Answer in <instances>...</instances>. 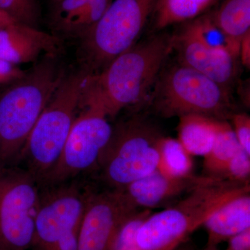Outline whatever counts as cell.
Wrapping results in <instances>:
<instances>
[{
  "label": "cell",
  "instance_id": "cell-1",
  "mask_svg": "<svg viewBox=\"0 0 250 250\" xmlns=\"http://www.w3.org/2000/svg\"><path fill=\"white\" fill-rule=\"evenodd\" d=\"M174 34H156L116 57L87 79L82 100L98 106L108 118L146 101L174 49Z\"/></svg>",
  "mask_w": 250,
  "mask_h": 250
},
{
  "label": "cell",
  "instance_id": "cell-2",
  "mask_svg": "<svg viewBox=\"0 0 250 250\" xmlns=\"http://www.w3.org/2000/svg\"><path fill=\"white\" fill-rule=\"evenodd\" d=\"M250 192V182H238L206 176L197 187L158 213H151L138 228L139 250H174L233 198Z\"/></svg>",
  "mask_w": 250,
  "mask_h": 250
},
{
  "label": "cell",
  "instance_id": "cell-3",
  "mask_svg": "<svg viewBox=\"0 0 250 250\" xmlns=\"http://www.w3.org/2000/svg\"><path fill=\"white\" fill-rule=\"evenodd\" d=\"M58 57L41 59L0 96V166L18 157L66 75Z\"/></svg>",
  "mask_w": 250,
  "mask_h": 250
},
{
  "label": "cell",
  "instance_id": "cell-4",
  "mask_svg": "<svg viewBox=\"0 0 250 250\" xmlns=\"http://www.w3.org/2000/svg\"><path fill=\"white\" fill-rule=\"evenodd\" d=\"M150 93L149 105L164 118L200 115L228 121L235 113L228 88L179 61L163 67Z\"/></svg>",
  "mask_w": 250,
  "mask_h": 250
},
{
  "label": "cell",
  "instance_id": "cell-5",
  "mask_svg": "<svg viewBox=\"0 0 250 250\" xmlns=\"http://www.w3.org/2000/svg\"><path fill=\"white\" fill-rule=\"evenodd\" d=\"M88 75L80 70L65 75L41 113L19 155L39 182L59 160L76 118Z\"/></svg>",
  "mask_w": 250,
  "mask_h": 250
},
{
  "label": "cell",
  "instance_id": "cell-6",
  "mask_svg": "<svg viewBox=\"0 0 250 250\" xmlns=\"http://www.w3.org/2000/svg\"><path fill=\"white\" fill-rule=\"evenodd\" d=\"M164 135L146 114L133 115L113 126L99 161L102 179L111 188L126 187L157 169L158 146Z\"/></svg>",
  "mask_w": 250,
  "mask_h": 250
},
{
  "label": "cell",
  "instance_id": "cell-7",
  "mask_svg": "<svg viewBox=\"0 0 250 250\" xmlns=\"http://www.w3.org/2000/svg\"><path fill=\"white\" fill-rule=\"evenodd\" d=\"M156 0H113L98 22L80 39L82 69L98 75L137 42Z\"/></svg>",
  "mask_w": 250,
  "mask_h": 250
},
{
  "label": "cell",
  "instance_id": "cell-8",
  "mask_svg": "<svg viewBox=\"0 0 250 250\" xmlns=\"http://www.w3.org/2000/svg\"><path fill=\"white\" fill-rule=\"evenodd\" d=\"M80 106L82 111L75 118L59 160L38 184L53 187L98 167L111 139L113 126L96 105L81 102Z\"/></svg>",
  "mask_w": 250,
  "mask_h": 250
},
{
  "label": "cell",
  "instance_id": "cell-9",
  "mask_svg": "<svg viewBox=\"0 0 250 250\" xmlns=\"http://www.w3.org/2000/svg\"><path fill=\"white\" fill-rule=\"evenodd\" d=\"M39 199L37 181L29 171L0 166V250L31 248Z\"/></svg>",
  "mask_w": 250,
  "mask_h": 250
},
{
  "label": "cell",
  "instance_id": "cell-10",
  "mask_svg": "<svg viewBox=\"0 0 250 250\" xmlns=\"http://www.w3.org/2000/svg\"><path fill=\"white\" fill-rule=\"evenodd\" d=\"M40 192L36 210L34 250H45L80 227L91 191L66 182Z\"/></svg>",
  "mask_w": 250,
  "mask_h": 250
},
{
  "label": "cell",
  "instance_id": "cell-11",
  "mask_svg": "<svg viewBox=\"0 0 250 250\" xmlns=\"http://www.w3.org/2000/svg\"><path fill=\"white\" fill-rule=\"evenodd\" d=\"M139 210L121 189L92 192L79 228L78 250H109L123 224Z\"/></svg>",
  "mask_w": 250,
  "mask_h": 250
},
{
  "label": "cell",
  "instance_id": "cell-12",
  "mask_svg": "<svg viewBox=\"0 0 250 250\" xmlns=\"http://www.w3.org/2000/svg\"><path fill=\"white\" fill-rule=\"evenodd\" d=\"M62 40L53 33L15 22L0 29V59L19 65L36 62L42 56L59 57Z\"/></svg>",
  "mask_w": 250,
  "mask_h": 250
},
{
  "label": "cell",
  "instance_id": "cell-13",
  "mask_svg": "<svg viewBox=\"0 0 250 250\" xmlns=\"http://www.w3.org/2000/svg\"><path fill=\"white\" fill-rule=\"evenodd\" d=\"M205 177L194 174L184 178H170L156 170L118 189L122 190L136 209L166 208L191 191Z\"/></svg>",
  "mask_w": 250,
  "mask_h": 250
},
{
  "label": "cell",
  "instance_id": "cell-14",
  "mask_svg": "<svg viewBox=\"0 0 250 250\" xmlns=\"http://www.w3.org/2000/svg\"><path fill=\"white\" fill-rule=\"evenodd\" d=\"M179 62L228 88L236 75V58L205 45L187 27L174 34Z\"/></svg>",
  "mask_w": 250,
  "mask_h": 250
},
{
  "label": "cell",
  "instance_id": "cell-15",
  "mask_svg": "<svg viewBox=\"0 0 250 250\" xmlns=\"http://www.w3.org/2000/svg\"><path fill=\"white\" fill-rule=\"evenodd\" d=\"M113 0H60L49 16L53 34L80 39L101 18Z\"/></svg>",
  "mask_w": 250,
  "mask_h": 250
},
{
  "label": "cell",
  "instance_id": "cell-16",
  "mask_svg": "<svg viewBox=\"0 0 250 250\" xmlns=\"http://www.w3.org/2000/svg\"><path fill=\"white\" fill-rule=\"evenodd\" d=\"M208 238L205 249L221 243L250 229V192L238 195L210 215L204 224Z\"/></svg>",
  "mask_w": 250,
  "mask_h": 250
},
{
  "label": "cell",
  "instance_id": "cell-17",
  "mask_svg": "<svg viewBox=\"0 0 250 250\" xmlns=\"http://www.w3.org/2000/svg\"><path fill=\"white\" fill-rule=\"evenodd\" d=\"M179 119V142L192 156L205 157L214 144L220 121L200 115H187Z\"/></svg>",
  "mask_w": 250,
  "mask_h": 250
},
{
  "label": "cell",
  "instance_id": "cell-18",
  "mask_svg": "<svg viewBox=\"0 0 250 250\" xmlns=\"http://www.w3.org/2000/svg\"><path fill=\"white\" fill-rule=\"evenodd\" d=\"M219 0H156L152 14L156 31L188 22L205 14Z\"/></svg>",
  "mask_w": 250,
  "mask_h": 250
},
{
  "label": "cell",
  "instance_id": "cell-19",
  "mask_svg": "<svg viewBox=\"0 0 250 250\" xmlns=\"http://www.w3.org/2000/svg\"><path fill=\"white\" fill-rule=\"evenodd\" d=\"M241 148L231 125L227 121H219L214 144L204 157V175L223 179L228 163Z\"/></svg>",
  "mask_w": 250,
  "mask_h": 250
},
{
  "label": "cell",
  "instance_id": "cell-20",
  "mask_svg": "<svg viewBox=\"0 0 250 250\" xmlns=\"http://www.w3.org/2000/svg\"><path fill=\"white\" fill-rule=\"evenodd\" d=\"M210 14L215 24L228 37L240 43L250 33V0H223Z\"/></svg>",
  "mask_w": 250,
  "mask_h": 250
},
{
  "label": "cell",
  "instance_id": "cell-21",
  "mask_svg": "<svg viewBox=\"0 0 250 250\" xmlns=\"http://www.w3.org/2000/svg\"><path fill=\"white\" fill-rule=\"evenodd\" d=\"M157 170L170 178H184L193 173L192 156L177 139L164 136L158 146Z\"/></svg>",
  "mask_w": 250,
  "mask_h": 250
},
{
  "label": "cell",
  "instance_id": "cell-22",
  "mask_svg": "<svg viewBox=\"0 0 250 250\" xmlns=\"http://www.w3.org/2000/svg\"><path fill=\"white\" fill-rule=\"evenodd\" d=\"M185 27L207 47L228 52L236 59L239 57L241 43L228 37L215 24L211 14H203L188 22Z\"/></svg>",
  "mask_w": 250,
  "mask_h": 250
},
{
  "label": "cell",
  "instance_id": "cell-23",
  "mask_svg": "<svg viewBox=\"0 0 250 250\" xmlns=\"http://www.w3.org/2000/svg\"><path fill=\"white\" fill-rule=\"evenodd\" d=\"M0 11L16 22L38 27L41 10L36 0H0Z\"/></svg>",
  "mask_w": 250,
  "mask_h": 250
},
{
  "label": "cell",
  "instance_id": "cell-24",
  "mask_svg": "<svg viewBox=\"0 0 250 250\" xmlns=\"http://www.w3.org/2000/svg\"><path fill=\"white\" fill-rule=\"evenodd\" d=\"M151 213L150 210H141L128 218L120 228L109 250H139L136 243V231Z\"/></svg>",
  "mask_w": 250,
  "mask_h": 250
},
{
  "label": "cell",
  "instance_id": "cell-25",
  "mask_svg": "<svg viewBox=\"0 0 250 250\" xmlns=\"http://www.w3.org/2000/svg\"><path fill=\"white\" fill-rule=\"evenodd\" d=\"M250 154L243 149L233 156L226 166L223 179L238 182H250Z\"/></svg>",
  "mask_w": 250,
  "mask_h": 250
},
{
  "label": "cell",
  "instance_id": "cell-26",
  "mask_svg": "<svg viewBox=\"0 0 250 250\" xmlns=\"http://www.w3.org/2000/svg\"><path fill=\"white\" fill-rule=\"evenodd\" d=\"M230 120L240 146L250 154V117L245 113H235Z\"/></svg>",
  "mask_w": 250,
  "mask_h": 250
},
{
  "label": "cell",
  "instance_id": "cell-27",
  "mask_svg": "<svg viewBox=\"0 0 250 250\" xmlns=\"http://www.w3.org/2000/svg\"><path fill=\"white\" fill-rule=\"evenodd\" d=\"M25 72L18 65L0 59V84L14 83L24 76Z\"/></svg>",
  "mask_w": 250,
  "mask_h": 250
},
{
  "label": "cell",
  "instance_id": "cell-28",
  "mask_svg": "<svg viewBox=\"0 0 250 250\" xmlns=\"http://www.w3.org/2000/svg\"><path fill=\"white\" fill-rule=\"evenodd\" d=\"M227 243L228 245L225 249H219V248L213 249L204 248L202 250H250V229L232 237Z\"/></svg>",
  "mask_w": 250,
  "mask_h": 250
},
{
  "label": "cell",
  "instance_id": "cell-29",
  "mask_svg": "<svg viewBox=\"0 0 250 250\" xmlns=\"http://www.w3.org/2000/svg\"><path fill=\"white\" fill-rule=\"evenodd\" d=\"M79 228L72 230L45 250H78Z\"/></svg>",
  "mask_w": 250,
  "mask_h": 250
},
{
  "label": "cell",
  "instance_id": "cell-30",
  "mask_svg": "<svg viewBox=\"0 0 250 250\" xmlns=\"http://www.w3.org/2000/svg\"><path fill=\"white\" fill-rule=\"evenodd\" d=\"M239 57L243 65L250 67V33L242 39L240 45Z\"/></svg>",
  "mask_w": 250,
  "mask_h": 250
},
{
  "label": "cell",
  "instance_id": "cell-31",
  "mask_svg": "<svg viewBox=\"0 0 250 250\" xmlns=\"http://www.w3.org/2000/svg\"><path fill=\"white\" fill-rule=\"evenodd\" d=\"M16 21L9 17L7 15L4 14V13L0 11V28L7 27L10 24H14Z\"/></svg>",
  "mask_w": 250,
  "mask_h": 250
},
{
  "label": "cell",
  "instance_id": "cell-32",
  "mask_svg": "<svg viewBox=\"0 0 250 250\" xmlns=\"http://www.w3.org/2000/svg\"><path fill=\"white\" fill-rule=\"evenodd\" d=\"M174 250H195V248L191 241L188 240V241L184 242L181 246H179L178 248H176Z\"/></svg>",
  "mask_w": 250,
  "mask_h": 250
},
{
  "label": "cell",
  "instance_id": "cell-33",
  "mask_svg": "<svg viewBox=\"0 0 250 250\" xmlns=\"http://www.w3.org/2000/svg\"><path fill=\"white\" fill-rule=\"evenodd\" d=\"M59 1H60V0H52V3H53V4H57V3L59 2Z\"/></svg>",
  "mask_w": 250,
  "mask_h": 250
},
{
  "label": "cell",
  "instance_id": "cell-34",
  "mask_svg": "<svg viewBox=\"0 0 250 250\" xmlns=\"http://www.w3.org/2000/svg\"><path fill=\"white\" fill-rule=\"evenodd\" d=\"M0 29H1V28H0Z\"/></svg>",
  "mask_w": 250,
  "mask_h": 250
},
{
  "label": "cell",
  "instance_id": "cell-35",
  "mask_svg": "<svg viewBox=\"0 0 250 250\" xmlns=\"http://www.w3.org/2000/svg\"></svg>",
  "mask_w": 250,
  "mask_h": 250
}]
</instances>
